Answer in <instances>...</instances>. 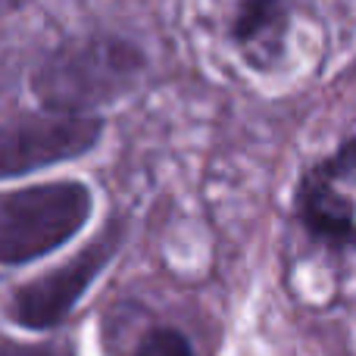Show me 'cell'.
<instances>
[{"label": "cell", "instance_id": "obj_1", "mask_svg": "<svg viewBox=\"0 0 356 356\" xmlns=\"http://www.w3.org/2000/svg\"><path fill=\"white\" fill-rule=\"evenodd\" d=\"M147 75V54L131 38L88 35L50 50L31 72V94L44 110L97 113Z\"/></svg>", "mask_w": 356, "mask_h": 356}, {"label": "cell", "instance_id": "obj_2", "mask_svg": "<svg viewBox=\"0 0 356 356\" xmlns=\"http://www.w3.org/2000/svg\"><path fill=\"white\" fill-rule=\"evenodd\" d=\"M91 213L94 191L75 178L6 191L0 200V263L13 269L60 250L88 225Z\"/></svg>", "mask_w": 356, "mask_h": 356}, {"label": "cell", "instance_id": "obj_3", "mask_svg": "<svg viewBox=\"0 0 356 356\" xmlns=\"http://www.w3.org/2000/svg\"><path fill=\"white\" fill-rule=\"evenodd\" d=\"M104 135L97 113L31 110L10 119L0 135V178L13 181L38 169L91 154Z\"/></svg>", "mask_w": 356, "mask_h": 356}, {"label": "cell", "instance_id": "obj_4", "mask_svg": "<svg viewBox=\"0 0 356 356\" xmlns=\"http://www.w3.org/2000/svg\"><path fill=\"white\" fill-rule=\"evenodd\" d=\"M125 238V225L119 219H113L85 250H79L72 259H66L63 266H56L54 272L31 278V282L19 284L16 294L10 300V316L16 325L29 328V332H47L56 328L72 307L88 294L94 282L100 278V272L110 266V259L119 253Z\"/></svg>", "mask_w": 356, "mask_h": 356}, {"label": "cell", "instance_id": "obj_5", "mask_svg": "<svg viewBox=\"0 0 356 356\" xmlns=\"http://www.w3.org/2000/svg\"><path fill=\"white\" fill-rule=\"evenodd\" d=\"M294 213L316 241L341 250H356V200L319 166L309 169L297 184Z\"/></svg>", "mask_w": 356, "mask_h": 356}, {"label": "cell", "instance_id": "obj_6", "mask_svg": "<svg viewBox=\"0 0 356 356\" xmlns=\"http://www.w3.org/2000/svg\"><path fill=\"white\" fill-rule=\"evenodd\" d=\"M294 0H241L234 13L232 38L253 56V60H272L282 47L284 29Z\"/></svg>", "mask_w": 356, "mask_h": 356}, {"label": "cell", "instance_id": "obj_7", "mask_svg": "<svg viewBox=\"0 0 356 356\" xmlns=\"http://www.w3.org/2000/svg\"><path fill=\"white\" fill-rule=\"evenodd\" d=\"M325 175H332L341 188L356 200V135L347 138L332 156H325L322 163H316Z\"/></svg>", "mask_w": 356, "mask_h": 356}, {"label": "cell", "instance_id": "obj_8", "mask_svg": "<svg viewBox=\"0 0 356 356\" xmlns=\"http://www.w3.org/2000/svg\"><path fill=\"white\" fill-rule=\"evenodd\" d=\"M135 356H194V350H191V341L175 328H154L138 344Z\"/></svg>", "mask_w": 356, "mask_h": 356}, {"label": "cell", "instance_id": "obj_9", "mask_svg": "<svg viewBox=\"0 0 356 356\" xmlns=\"http://www.w3.org/2000/svg\"><path fill=\"white\" fill-rule=\"evenodd\" d=\"M3 356H75L72 347L63 341H44V344H19V341H6Z\"/></svg>", "mask_w": 356, "mask_h": 356}, {"label": "cell", "instance_id": "obj_10", "mask_svg": "<svg viewBox=\"0 0 356 356\" xmlns=\"http://www.w3.org/2000/svg\"><path fill=\"white\" fill-rule=\"evenodd\" d=\"M3 3V13H16V10H22L25 3H31V0H0Z\"/></svg>", "mask_w": 356, "mask_h": 356}]
</instances>
